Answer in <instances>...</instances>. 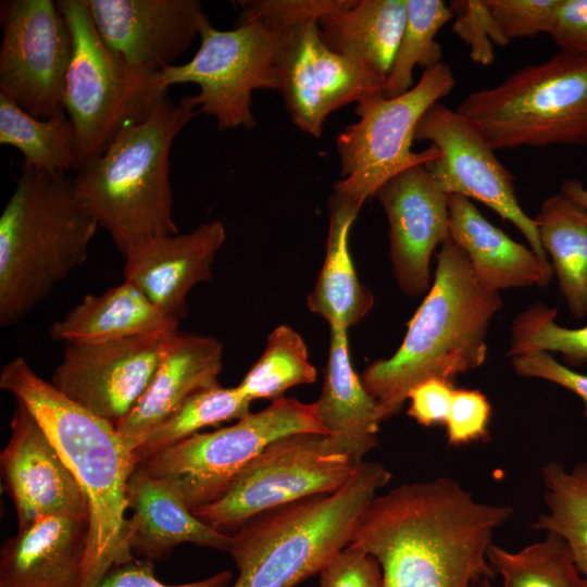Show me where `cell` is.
I'll return each mask as SVG.
<instances>
[{
  "label": "cell",
  "instance_id": "7bdbcfd3",
  "mask_svg": "<svg viewBox=\"0 0 587 587\" xmlns=\"http://www.w3.org/2000/svg\"><path fill=\"white\" fill-rule=\"evenodd\" d=\"M232 584L233 574L225 570L200 580L168 585L157 578L152 560L135 558L113 566L96 587H230Z\"/></svg>",
  "mask_w": 587,
  "mask_h": 587
},
{
  "label": "cell",
  "instance_id": "44dd1931",
  "mask_svg": "<svg viewBox=\"0 0 587 587\" xmlns=\"http://www.w3.org/2000/svg\"><path fill=\"white\" fill-rule=\"evenodd\" d=\"M89 519L50 515L18 527L0 551V587H79Z\"/></svg>",
  "mask_w": 587,
  "mask_h": 587
},
{
  "label": "cell",
  "instance_id": "8d00e7d4",
  "mask_svg": "<svg viewBox=\"0 0 587 587\" xmlns=\"http://www.w3.org/2000/svg\"><path fill=\"white\" fill-rule=\"evenodd\" d=\"M558 310L536 303L519 313L511 326L508 355L534 351L558 352L570 366L587 361V325L580 328L560 326L554 321Z\"/></svg>",
  "mask_w": 587,
  "mask_h": 587
},
{
  "label": "cell",
  "instance_id": "74e56055",
  "mask_svg": "<svg viewBox=\"0 0 587 587\" xmlns=\"http://www.w3.org/2000/svg\"><path fill=\"white\" fill-rule=\"evenodd\" d=\"M453 13L451 30L469 48L476 64L489 66L495 61V46L510 43L494 16L487 0H454L449 4Z\"/></svg>",
  "mask_w": 587,
  "mask_h": 587
},
{
  "label": "cell",
  "instance_id": "9c48e42d",
  "mask_svg": "<svg viewBox=\"0 0 587 587\" xmlns=\"http://www.w3.org/2000/svg\"><path fill=\"white\" fill-rule=\"evenodd\" d=\"M454 85L451 67L441 62L424 70L419 82L398 97L377 96L357 103L359 120L336 138L342 178L335 184L333 197L360 211L388 179L438 159L440 153L433 145L412 151L414 130L424 113Z\"/></svg>",
  "mask_w": 587,
  "mask_h": 587
},
{
  "label": "cell",
  "instance_id": "6da1fadb",
  "mask_svg": "<svg viewBox=\"0 0 587 587\" xmlns=\"http://www.w3.org/2000/svg\"><path fill=\"white\" fill-rule=\"evenodd\" d=\"M512 514L511 507L478 502L455 479L439 477L375 496L350 542L376 558L383 587H476L495 576L487 551Z\"/></svg>",
  "mask_w": 587,
  "mask_h": 587
},
{
  "label": "cell",
  "instance_id": "30bf717a",
  "mask_svg": "<svg viewBox=\"0 0 587 587\" xmlns=\"http://www.w3.org/2000/svg\"><path fill=\"white\" fill-rule=\"evenodd\" d=\"M328 435L314 403L280 397L265 409L211 433H197L139 463L191 510L216 500L251 460L292 434Z\"/></svg>",
  "mask_w": 587,
  "mask_h": 587
},
{
  "label": "cell",
  "instance_id": "f35d334b",
  "mask_svg": "<svg viewBox=\"0 0 587 587\" xmlns=\"http://www.w3.org/2000/svg\"><path fill=\"white\" fill-rule=\"evenodd\" d=\"M355 0H255L241 1L235 27L254 21L285 30L348 9Z\"/></svg>",
  "mask_w": 587,
  "mask_h": 587
},
{
  "label": "cell",
  "instance_id": "7402d4cb",
  "mask_svg": "<svg viewBox=\"0 0 587 587\" xmlns=\"http://www.w3.org/2000/svg\"><path fill=\"white\" fill-rule=\"evenodd\" d=\"M125 539L132 554L152 561L189 542L228 551L230 535L207 525L162 480L137 464L126 485Z\"/></svg>",
  "mask_w": 587,
  "mask_h": 587
},
{
  "label": "cell",
  "instance_id": "7a4b0ae2",
  "mask_svg": "<svg viewBox=\"0 0 587 587\" xmlns=\"http://www.w3.org/2000/svg\"><path fill=\"white\" fill-rule=\"evenodd\" d=\"M0 388L34 415L87 498L89 541L79 587H96L113 566L135 559L125 539L133 451L115 426L65 397L22 357L2 366Z\"/></svg>",
  "mask_w": 587,
  "mask_h": 587
},
{
  "label": "cell",
  "instance_id": "83f0119b",
  "mask_svg": "<svg viewBox=\"0 0 587 587\" xmlns=\"http://www.w3.org/2000/svg\"><path fill=\"white\" fill-rule=\"evenodd\" d=\"M541 245L570 312L587 315V210L563 192L548 197L536 214Z\"/></svg>",
  "mask_w": 587,
  "mask_h": 587
},
{
  "label": "cell",
  "instance_id": "3957f363",
  "mask_svg": "<svg viewBox=\"0 0 587 587\" xmlns=\"http://www.w3.org/2000/svg\"><path fill=\"white\" fill-rule=\"evenodd\" d=\"M502 305L499 291L476 276L465 252L452 239L442 243L434 283L398 350L371 363L361 376L386 419L402 409L417 384L435 377L452 380L480 366L490 322Z\"/></svg>",
  "mask_w": 587,
  "mask_h": 587
},
{
  "label": "cell",
  "instance_id": "2e32d148",
  "mask_svg": "<svg viewBox=\"0 0 587 587\" xmlns=\"http://www.w3.org/2000/svg\"><path fill=\"white\" fill-rule=\"evenodd\" d=\"M104 45L134 68L158 73L190 47L208 16L198 0H85Z\"/></svg>",
  "mask_w": 587,
  "mask_h": 587
},
{
  "label": "cell",
  "instance_id": "4fadbf2b",
  "mask_svg": "<svg viewBox=\"0 0 587 587\" xmlns=\"http://www.w3.org/2000/svg\"><path fill=\"white\" fill-rule=\"evenodd\" d=\"M0 92L48 120L63 107L72 33L52 0L1 1Z\"/></svg>",
  "mask_w": 587,
  "mask_h": 587
},
{
  "label": "cell",
  "instance_id": "5bb4252c",
  "mask_svg": "<svg viewBox=\"0 0 587 587\" xmlns=\"http://www.w3.org/2000/svg\"><path fill=\"white\" fill-rule=\"evenodd\" d=\"M414 140H427L438 149L440 157L425 166L445 193L477 200L511 222L553 272L535 221L517 200L513 175L471 121L437 102L419 121Z\"/></svg>",
  "mask_w": 587,
  "mask_h": 587
},
{
  "label": "cell",
  "instance_id": "7dc6e473",
  "mask_svg": "<svg viewBox=\"0 0 587 587\" xmlns=\"http://www.w3.org/2000/svg\"><path fill=\"white\" fill-rule=\"evenodd\" d=\"M560 191L578 202L587 210V189L576 178H564Z\"/></svg>",
  "mask_w": 587,
  "mask_h": 587
},
{
  "label": "cell",
  "instance_id": "e575fe53",
  "mask_svg": "<svg viewBox=\"0 0 587 587\" xmlns=\"http://www.w3.org/2000/svg\"><path fill=\"white\" fill-rule=\"evenodd\" d=\"M316 370L309 360L302 337L290 326L279 325L267 336L262 355L247 372L238 388L249 399H277L291 387L312 384Z\"/></svg>",
  "mask_w": 587,
  "mask_h": 587
},
{
  "label": "cell",
  "instance_id": "52a82bcc",
  "mask_svg": "<svg viewBox=\"0 0 587 587\" xmlns=\"http://www.w3.org/2000/svg\"><path fill=\"white\" fill-rule=\"evenodd\" d=\"M495 149L587 143V57L558 52L458 107Z\"/></svg>",
  "mask_w": 587,
  "mask_h": 587
},
{
  "label": "cell",
  "instance_id": "bcb514c9",
  "mask_svg": "<svg viewBox=\"0 0 587 587\" xmlns=\"http://www.w3.org/2000/svg\"><path fill=\"white\" fill-rule=\"evenodd\" d=\"M549 36L560 52L587 57V0H562Z\"/></svg>",
  "mask_w": 587,
  "mask_h": 587
},
{
  "label": "cell",
  "instance_id": "f6af8a7d",
  "mask_svg": "<svg viewBox=\"0 0 587 587\" xmlns=\"http://www.w3.org/2000/svg\"><path fill=\"white\" fill-rule=\"evenodd\" d=\"M454 390L452 380L445 378L435 377L417 384L408 396V415L426 427L445 424Z\"/></svg>",
  "mask_w": 587,
  "mask_h": 587
},
{
  "label": "cell",
  "instance_id": "603a6c76",
  "mask_svg": "<svg viewBox=\"0 0 587 587\" xmlns=\"http://www.w3.org/2000/svg\"><path fill=\"white\" fill-rule=\"evenodd\" d=\"M329 328L324 383L313 403L321 424L335 445L358 466L377 446L379 425L387 419L352 367L347 329Z\"/></svg>",
  "mask_w": 587,
  "mask_h": 587
},
{
  "label": "cell",
  "instance_id": "d590c367",
  "mask_svg": "<svg viewBox=\"0 0 587 587\" xmlns=\"http://www.w3.org/2000/svg\"><path fill=\"white\" fill-rule=\"evenodd\" d=\"M311 50L315 84L328 115L351 102L383 96L386 78L328 49L320 37L319 27L312 35Z\"/></svg>",
  "mask_w": 587,
  "mask_h": 587
},
{
  "label": "cell",
  "instance_id": "1f68e13d",
  "mask_svg": "<svg viewBox=\"0 0 587 587\" xmlns=\"http://www.w3.org/2000/svg\"><path fill=\"white\" fill-rule=\"evenodd\" d=\"M317 21L286 29L279 57V92L294 124L321 137L326 113L319 93L312 64L311 39Z\"/></svg>",
  "mask_w": 587,
  "mask_h": 587
},
{
  "label": "cell",
  "instance_id": "d6986e66",
  "mask_svg": "<svg viewBox=\"0 0 587 587\" xmlns=\"http://www.w3.org/2000/svg\"><path fill=\"white\" fill-rule=\"evenodd\" d=\"M225 238V227L217 220L185 234L152 238L124 257V280L180 322L188 313L186 300L191 288L212 277L211 265Z\"/></svg>",
  "mask_w": 587,
  "mask_h": 587
},
{
  "label": "cell",
  "instance_id": "4dcf8cb0",
  "mask_svg": "<svg viewBox=\"0 0 587 587\" xmlns=\"http://www.w3.org/2000/svg\"><path fill=\"white\" fill-rule=\"evenodd\" d=\"M487 559L501 587H587L567 545L552 533L519 551L491 544Z\"/></svg>",
  "mask_w": 587,
  "mask_h": 587
},
{
  "label": "cell",
  "instance_id": "b9f144b4",
  "mask_svg": "<svg viewBox=\"0 0 587 587\" xmlns=\"http://www.w3.org/2000/svg\"><path fill=\"white\" fill-rule=\"evenodd\" d=\"M319 574V587H383L376 558L351 542L336 552Z\"/></svg>",
  "mask_w": 587,
  "mask_h": 587
},
{
  "label": "cell",
  "instance_id": "8fae6325",
  "mask_svg": "<svg viewBox=\"0 0 587 587\" xmlns=\"http://www.w3.org/2000/svg\"><path fill=\"white\" fill-rule=\"evenodd\" d=\"M358 466L329 435H288L251 460L222 496L192 512L215 530L234 533L261 513L339 489Z\"/></svg>",
  "mask_w": 587,
  "mask_h": 587
},
{
  "label": "cell",
  "instance_id": "836d02e7",
  "mask_svg": "<svg viewBox=\"0 0 587 587\" xmlns=\"http://www.w3.org/2000/svg\"><path fill=\"white\" fill-rule=\"evenodd\" d=\"M453 13L441 0H407V22L403 34L386 78L384 98H395L409 91L413 85V70H424L442 62V47L436 40L439 29Z\"/></svg>",
  "mask_w": 587,
  "mask_h": 587
},
{
  "label": "cell",
  "instance_id": "ba28073f",
  "mask_svg": "<svg viewBox=\"0 0 587 587\" xmlns=\"http://www.w3.org/2000/svg\"><path fill=\"white\" fill-rule=\"evenodd\" d=\"M57 3L73 38L63 107L74 126L78 167L104 152L122 130L148 120L168 100V88L159 72L134 68L104 45L85 0Z\"/></svg>",
  "mask_w": 587,
  "mask_h": 587
},
{
  "label": "cell",
  "instance_id": "c3c4849f",
  "mask_svg": "<svg viewBox=\"0 0 587 587\" xmlns=\"http://www.w3.org/2000/svg\"><path fill=\"white\" fill-rule=\"evenodd\" d=\"M476 587H496V586L491 583V578H484L479 582V584Z\"/></svg>",
  "mask_w": 587,
  "mask_h": 587
},
{
  "label": "cell",
  "instance_id": "d6a6232c",
  "mask_svg": "<svg viewBox=\"0 0 587 587\" xmlns=\"http://www.w3.org/2000/svg\"><path fill=\"white\" fill-rule=\"evenodd\" d=\"M250 403L251 400L238 386L226 388L217 385L193 394L133 451L137 464L199 433L201 428L246 417L251 413Z\"/></svg>",
  "mask_w": 587,
  "mask_h": 587
},
{
  "label": "cell",
  "instance_id": "5b68a950",
  "mask_svg": "<svg viewBox=\"0 0 587 587\" xmlns=\"http://www.w3.org/2000/svg\"><path fill=\"white\" fill-rule=\"evenodd\" d=\"M191 96L165 101L145 122L122 130L73 177L76 193L125 257L152 238L177 234L173 218L170 151L197 115Z\"/></svg>",
  "mask_w": 587,
  "mask_h": 587
},
{
  "label": "cell",
  "instance_id": "8992f818",
  "mask_svg": "<svg viewBox=\"0 0 587 587\" xmlns=\"http://www.w3.org/2000/svg\"><path fill=\"white\" fill-rule=\"evenodd\" d=\"M378 462H363L339 489L261 513L230 535L238 571L230 587H296L319 574L350 544L357 522L390 479Z\"/></svg>",
  "mask_w": 587,
  "mask_h": 587
},
{
  "label": "cell",
  "instance_id": "ffe728a7",
  "mask_svg": "<svg viewBox=\"0 0 587 587\" xmlns=\"http://www.w3.org/2000/svg\"><path fill=\"white\" fill-rule=\"evenodd\" d=\"M223 345L212 336L175 333L143 395L116 430L134 451L193 394L217 386Z\"/></svg>",
  "mask_w": 587,
  "mask_h": 587
},
{
  "label": "cell",
  "instance_id": "d4e9b609",
  "mask_svg": "<svg viewBox=\"0 0 587 587\" xmlns=\"http://www.w3.org/2000/svg\"><path fill=\"white\" fill-rule=\"evenodd\" d=\"M179 322L164 314L134 284L124 280L101 295H86L50 327L64 344H98L178 332Z\"/></svg>",
  "mask_w": 587,
  "mask_h": 587
},
{
  "label": "cell",
  "instance_id": "f1b7e54d",
  "mask_svg": "<svg viewBox=\"0 0 587 587\" xmlns=\"http://www.w3.org/2000/svg\"><path fill=\"white\" fill-rule=\"evenodd\" d=\"M0 143L16 148L23 165L50 174L77 168L75 130L65 110L36 118L0 92Z\"/></svg>",
  "mask_w": 587,
  "mask_h": 587
},
{
  "label": "cell",
  "instance_id": "ac0fdd59",
  "mask_svg": "<svg viewBox=\"0 0 587 587\" xmlns=\"http://www.w3.org/2000/svg\"><path fill=\"white\" fill-rule=\"evenodd\" d=\"M10 428L0 465L18 527L50 515L89 519L88 501L79 484L40 424L18 400Z\"/></svg>",
  "mask_w": 587,
  "mask_h": 587
},
{
  "label": "cell",
  "instance_id": "cb8c5ba5",
  "mask_svg": "<svg viewBox=\"0 0 587 587\" xmlns=\"http://www.w3.org/2000/svg\"><path fill=\"white\" fill-rule=\"evenodd\" d=\"M448 208L450 239L465 252L484 284L499 291L550 283L553 272L535 252L492 225L470 199L449 195Z\"/></svg>",
  "mask_w": 587,
  "mask_h": 587
},
{
  "label": "cell",
  "instance_id": "484cf974",
  "mask_svg": "<svg viewBox=\"0 0 587 587\" xmlns=\"http://www.w3.org/2000/svg\"><path fill=\"white\" fill-rule=\"evenodd\" d=\"M407 22V0H355L317 21L325 46L387 78Z\"/></svg>",
  "mask_w": 587,
  "mask_h": 587
},
{
  "label": "cell",
  "instance_id": "9a60e30c",
  "mask_svg": "<svg viewBox=\"0 0 587 587\" xmlns=\"http://www.w3.org/2000/svg\"><path fill=\"white\" fill-rule=\"evenodd\" d=\"M174 334L65 344L50 383L65 397L116 427L148 388Z\"/></svg>",
  "mask_w": 587,
  "mask_h": 587
},
{
  "label": "cell",
  "instance_id": "277c9868",
  "mask_svg": "<svg viewBox=\"0 0 587 587\" xmlns=\"http://www.w3.org/2000/svg\"><path fill=\"white\" fill-rule=\"evenodd\" d=\"M98 223L73 177L22 165L0 216V325L23 320L88 254Z\"/></svg>",
  "mask_w": 587,
  "mask_h": 587
},
{
  "label": "cell",
  "instance_id": "f546056e",
  "mask_svg": "<svg viewBox=\"0 0 587 587\" xmlns=\"http://www.w3.org/2000/svg\"><path fill=\"white\" fill-rule=\"evenodd\" d=\"M542 480L548 513L532 527L561 537L587 582V463L566 470L559 462H549L542 467Z\"/></svg>",
  "mask_w": 587,
  "mask_h": 587
},
{
  "label": "cell",
  "instance_id": "60d3db41",
  "mask_svg": "<svg viewBox=\"0 0 587 587\" xmlns=\"http://www.w3.org/2000/svg\"><path fill=\"white\" fill-rule=\"evenodd\" d=\"M490 412V403L479 390L455 389L445 423L448 444L459 447L486 438Z\"/></svg>",
  "mask_w": 587,
  "mask_h": 587
},
{
  "label": "cell",
  "instance_id": "ab89813d",
  "mask_svg": "<svg viewBox=\"0 0 587 587\" xmlns=\"http://www.w3.org/2000/svg\"><path fill=\"white\" fill-rule=\"evenodd\" d=\"M562 0H487L509 41L550 34Z\"/></svg>",
  "mask_w": 587,
  "mask_h": 587
},
{
  "label": "cell",
  "instance_id": "7c38bea8",
  "mask_svg": "<svg viewBox=\"0 0 587 587\" xmlns=\"http://www.w3.org/2000/svg\"><path fill=\"white\" fill-rule=\"evenodd\" d=\"M285 30L254 21L232 30L214 28L207 16L200 27V47L182 65L159 72L162 84H197L191 96L201 113L216 118L220 130L253 128L252 91L279 88V57Z\"/></svg>",
  "mask_w": 587,
  "mask_h": 587
},
{
  "label": "cell",
  "instance_id": "4316f807",
  "mask_svg": "<svg viewBox=\"0 0 587 587\" xmlns=\"http://www.w3.org/2000/svg\"><path fill=\"white\" fill-rule=\"evenodd\" d=\"M359 211L332 197L323 267L307 303L329 327L348 328L373 308L372 291L358 278L349 251V230Z\"/></svg>",
  "mask_w": 587,
  "mask_h": 587
},
{
  "label": "cell",
  "instance_id": "e0dca14e",
  "mask_svg": "<svg viewBox=\"0 0 587 587\" xmlns=\"http://www.w3.org/2000/svg\"><path fill=\"white\" fill-rule=\"evenodd\" d=\"M375 196L389 225V257L395 279L410 297L430 284L434 250L450 239L448 195L423 164L409 167L384 183Z\"/></svg>",
  "mask_w": 587,
  "mask_h": 587
},
{
  "label": "cell",
  "instance_id": "ee69618b",
  "mask_svg": "<svg viewBox=\"0 0 587 587\" xmlns=\"http://www.w3.org/2000/svg\"><path fill=\"white\" fill-rule=\"evenodd\" d=\"M511 364L520 376L545 379L574 392L583 401L587 419V375L559 363L551 353L544 351L512 357Z\"/></svg>",
  "mask_w": 587,
  "mask_h": 587
}]
</instances>
